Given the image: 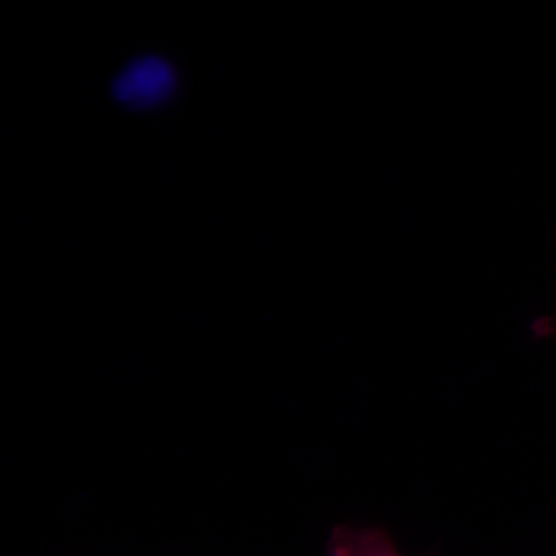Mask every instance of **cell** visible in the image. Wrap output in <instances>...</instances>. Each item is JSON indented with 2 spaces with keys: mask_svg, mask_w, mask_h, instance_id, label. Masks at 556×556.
Here are the masks:
<instances>
[{
  "mask_svg": "<svg viewBox=\"0 0 556 556\" xmlns=\"http://www.w3.org/2000/svg\"><path fill=\"white\" fill-rule=\"evenodd\" d=\"M177 76L169 62L160 56L131 61L113 83V94L134 110L155 108L174 93Z\"/></svg>",
  "mask_w": 556,
  "mask_h": 556,
  "instance_id": "cell-1",
  "label": "cell"
},
{
  "mask_svg": "<svg viewBox=\"0 0 556 556\" xmlns=\"http://www.w3.org/2000/svg\"><path fill=\"white\" fill-rule=\"evenodd\" d=\"M328 556H408L399 551L383 527L338 526L328 541Z\"/></svg>",
  "mask_w": 556,
  "mask_h": 556,
  "instance_id": "cell-2",
  "label": "cell"
},
{
  "mask_svg": "<svg viewBox=\"0 0 556 556\" xmlns=\"http://www.w3.org/2000/svg\"><path fill=\"white\" fill-rule=\"evenodd\" d=\"M532 331L535 338L540 339L556 334V316L538 318L535 324L532 325Z\"/></svg>",
  "mask_w": 556,
  "mask_h": 556,
  "instance_id": "cell-3",
  "label": "cell"
}]
</instances>
